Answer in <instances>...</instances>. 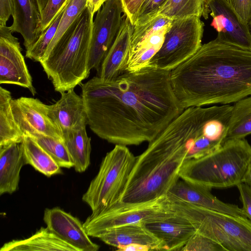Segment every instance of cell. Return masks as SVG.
Returning a JSON list of instances; mask_svg holds the SVG:
<instances>
[{"mask_svg":"<svg viewBox=\"0 0 251 251\" xmlns=\"http://www.w3.org/2000/svg\"><path fill=\"white\" fill-rule=\"evenodd\" d=\"M31 137L53 158L60 167L69 169L74 167L72 158L62 140L45 135Z\"/></svg>","mask_w":251,"mask_h":251,"instance_id":"obj_29","label":"cell"},{"mask_svg":"<svg viewBox=\"0 0 251 251\" xmlns=\"http://www.w3.org/2000/svg\"><path fill=\"white\" fill-rule=\"evenodd\" d=\"M170 72L148 65L110 81L97 75L81 84L90 128L115 145L152 140L184 110L174 93Z\"/></svg>","mask_w":251,"mask_h":251,"instance_id":"obj_1","label":"cell"},{"mask_svg":"<svg viewBox=\"0 0 251 251\" xmlns=\"http://www.w3.org/2000/svg\"><path fill=\"white\" fill-rule=\"evenodd\" d=\"M41 14L46 7L49 0H37Z\"/></svg>","mask_w":251,"mask_h":251,"instance_id":"obj_41","label":"cell"},{"mask_svg":"<svg viewBox=\"0 0 251 251\" xmlns=\"http://www.w3.org/2000/svg\"><path fill=\"white\" fill-rule=\"evenodd\" d=\"M231 5L240 19L249 25L251 21V0H232Z\"/></svg>","mask_w":251,"mask_h":251,"instance_id":"obj_34","label":"cell"},{"mask_svg":"<svg viewBox=\"0 0 251 251\" xmlns=\"http://www.w3.org/2000/svg\"><path fill=\"white\" fill-rule=\"evenodd\" d=\"M65 145L76 172H85L90 164L91 138L88 137L86 127L72 130L63 134Z\"/></svg>","mask_w":251,"mask_h":251,"instance_id":"obj_25","label":"cell"},{"mask_svg":"<svg viewBox=\"0 0 251 251\" xmlns=\"http://www.w3.org/2000/svg\"><path fill=\"white\" fill-rule=\"evenodd\" d=\"M133 29L134 26L126 16L115 40L98 72V76L102 80H113L125 72L124 65Z\"/></svg>","mask_w":251,"mask_h":251,"instance_id":"obj_20","label":"cell"},{"mask_svg":"<svg viewBox=\"0 0 251 251\" xmlns=\"http://www.w3.org/2000/svg\"><path fill=\"white\" fill-rule=\"evenodd\" d=\"M251 134V95L232 105L226 140L243 139Z\"/></svg>","mask_w":251,"mask_h":251,"instance_id":"obj_27","label":"cell"},{"mask_svg":"<svg viewBox=\"0 0 251 251\" xmlns=\"http://www.w3.org/2000/svg\"><path fill=\"white\" fill-rule=\"evenodd\" d=\"M122 0H106L93 21L89 54V69L99 71L115 40L124 19Z\"/></svg>","mask_w":251,"mask_h":251,"instance_id":"obj_10","label":"cell"},{"mask_svg":"<svg viewBox=\"0 0 251 251\" xmlns=\"http://www.w3.org/2000/svg\"><path fill=\"white\" fill-rule=\"evenodd\" d=\"M14 12V0H0V26H6Z\"/></svg>","mask_w":251,"mask_h":251,"instance_id":"obj_37","label":"cell"},{"mask_svg":"<svg viewBox=\"0 0 251 251\" xmlns=\"http://www.w3.org/2000/svg\"><path fill=\"white\" fill-rule=\"evenodd\" d=\"M98 238L117 249L131 244H139L150 247L151 251H167L164 243L142 222L112 228Z\"/></svg>","mask_w":251,"mask_h":251,"instance_id":"obj_19","label":"cell"},{"mask_svg":"<svg viewBox=\"0 0 251 251\" xmlns=\"http://www.w3.org/2000/svg\"><path fill=\"white\" fill-rule=\"evenodd\" d=\"M237 187L242 203L241 208L247 218L251 222V187L244 183H241Z\"/></svg>","mask_w":251,"mask_h":251,"instance_id":"obj_35","label":"cell"},{"mask_svg":"<svg viewBox=\"0 0 251 251\" xmlns=\"http://www.w3.org/2000/svg\"><path fill=\"white\" fill-rule=\"evenodd\" d=\"M11 93L0 87V147L21 144L25 135L18 127L11 108Z\"/></svg>","mask_w":251,"mask_h":251,"instance_id":"obj_26","label":"cell"},{"mask_svg":"<svg viewBox=\"0 0 251 251\" xmlns=\"http://www.w3.org/2000/svg\"><path fill=\"white\" fill-rule=\"evenodd\" d=\"M251 161V146L248 141L229 139L211 153L186 161L179 177L211 189L237 186L242 183Z\"/></svg>","mask_w":251,"mask_h":251,"instance_id":"obj_5","label":"cell"},{"mask_svg":"<svg viewBox=\"0 0 251 251\" xmlns=\"http://www.w3.org/2000/svg\"><path fill=\"white\" fill-rule=\"evenodd\" d=\"M145 0H122L126 16L134 26L136 15L142 3Z\"/></svg>","mask_w":251,"mask_h":251,"instance_id":"obj_36","label":"cell"},{"mask_svg":"<svg viewBox=\"0 0 251 251\" xmlns=\"http://www.w3.org/2000/svg\"><path fill=\"white\" fill-rule=\"evenodd\" d=\"M170 78L183 109L234 103L251 95V51L216 38L171 70Z\"/></svg>","mask_w":251,"mask_h":251,"instance_id":"obj_2","label":"cell"},{"mask_svg":"<svg viewBox=\"0 0 251 251\" xmlns=\"http://www.w3.org/2000/svg\"><path fill=\"white\" fill-rule=\"evenodd\" d=\"M136 157L126 146L116 145L103 158L99 172L82 200L92 213L117 203L125 191Z\"/></svg>","mask_w":251,"mask_h":251,"instance_id":"obj_7","label":"cell"},{"mask_svg":"<svg viewBox=\"0 0 251 251\" xmlns=\"http://www.w3.org/2000/svg\"><path fill=\"white\" fill-rule=\"evenodd\" d=\"M226 1H227L228 3L231 4L232 0H226Z\"/></svg>","mask_w":251,"mask_h":251,"instance_id":"obj_43","label":"cell"},{"mask_svg":"<svg viewBox=\"0 0 251 251\" xmlns=\"http://www.w3.org/2000/svg\"><path fill=\"white\" fill-rule=\"evenodd\" d=\"M209 12L206 0H167L158 15L171 20L201 16L207 19Z\"/></svg>","mask_w":251,"mask_h":251,"instance_id":"obj_28","label":"cell"},{"mask_svg":"<svg viewBox=\"0 0 251 251\" xmlns=\"http://www.w3.org/2000/svg\"><path fill=\"white\" fill-rule=\"evenodd\" d=\"M10 26H0V84H10L28 89L33 96V86L18 39Z\"/></svg>","mask_w":251,"mask_h":251,"instance_id":"obj_13","label":"cell"},{"mask_svg":"<svg viewBox=\"0 0 251 251\" xmlns=\"http://www.w3.org/2000/svg\"><path fill=\"white\" fill-rule=\"evenodd\" d=\"M167 0H145L140 6L134 25L145 24L158 15Z\"/></svg>","mask_w":251,"mask_h":251,"instance_id":"obj_32","label":"cell"},{"mask_svg":"<svg viewBox=\"0 0 251 251\" xmlns=\"http://www.w3.org/2000/svg\"><path fill=\"white\" fill-rule=\"evenodd\" d=\"M13 22L10 26L24 39V45L29 49L41 35V14L37 0H14Z\"/></svg>","mask_w":251,"mask_h":251,"instance_id":"obj_21","label":"cell"},{"mask_svg":"<svg viewBox=\"0 0 251 251\" xmlns=\"http://www.w3.org/2000/svg\"><path fill=\"white\" fill-rule=\"evenodd\" d=\"M142 222L164 243L167 251H181L196 232L187 219L171 210L167 206L165 210Z\"/></svg>","mask_w":251,"mask_h":251,"instance_id":"obj_15","label":"cell"},{"mask_svg":"<svg viewBox=\"0 0 251 251\" xmlns=\"http://www.w3.org/2000/svg\"><path fill=\"white\" fill-rule=\"evenodd\" d=\"M68 1L69 0H49L41 13V35L49 27L59 11Z\"/></svg>","mask_w":251,"mask_h":251,"instance_id":"obj_33","label":"cell"},{"mask_svg":"<svg viewBox=\"0 0 251 251\" xmlns=\"http://www.w3.org/2000/svg\"><path fill=\"white\" fill-rule=\"evenodd\" d=\"M25 165L21 144L0 147V195L11 194L18 189L20 172Z\"/></svg>","mask_w":251,"mask_h":251,"instance_id":"obj_22","label":"cell"},{"mask_svg":"<svg viewBox=\"0 0 251 251\" xmlns=\"http://www.w3.org/2000/svg\"><path fill=\"white\" fill-rule=\"evenodd\" d=\"M21 145L25 165L48 177L62 173L61 167L32 137L25 135Z\"/></svg>","mask_w":251,"mask_h":251,"instance_id":"obj_24","label":"cell"},{"mask_svg":"<svg viewBox=\"0 0 251 251\" xmlns=\"http://www.w3.org/2000/svg\"><path fill=\"white\" fill-rule=\"evenodd\" d=\"M171 210L193 225L196 232L220 244L226 251H251V222L233 215L166 196Z\"/></svg>","mask_w":251,"mask_h":251,"instance_id":"obj_6","label":"cell"},{"mask_svg":"<svg viewBox=\"0 0 251 251\" xmlns=\"http://www.w3.org/2000/svg\"><path fill=\"white\" fill-rule=\"evenodd\" d=\"M165 197L141 203L118 202L99 212L91 213L83 223L88 235L98 238L105 231L117 227L147 220L167 208Z\"/></svg>","mask_w":251,"mask_h":251,"instance_id":"obj_9","label":"cell"},{"mask_svg":"<svg viewBox=\"0 0 251 251\" xmlns=\"http://www.w3.org/2000/svg\"><path fill=\"white\" fill-rule=\"evenodd\" d=\"M106 0H87L86 7L94 16L98 12Z\"/></svg>","mask_w":251,"mask_h":251,"instance_id":"obj_38","label":"cell"},{"mask_svg":"<svg viewBox=\"0 0 251 251\" xmlns=\"http://www.w3.org/2000/svg\"><path fill=\"white\" fill-rule=\"evenodd\" d=\"M181 251H226L220 244L197 232L191 237Z\"/></svg>","mask_w":251,"mask_h":251,"instance_id":"obj_31","label":"cell"},{"mask_svg":"<svg viewBox=\"0 0 251 251\" xmlns=\"http://www.w3.org/2000/svg\"><path fill=\"white\" fill-rule=\"evenodd\" d=\"M242 182L251 187V161L244 173Z\"/></svg>","mask_w":251,"mask_h":251,"instance_id":"obj_40","label":"cell"},{"mask_svg":"<svg viewBox=\"0 0 251 251\" xmlns=\"http://www.w3.org/2000/svg\"><path fill=\"white\" fill-rule=\"evenodd\" d=\"M77 251L56 236L47 227H42L29 238L5 243L0 251Z\"/></svg>","mask_w":251,"mask_h":251,"instance_id":"obj_23","label":"cell"},{"mask_svg":"<svg viewBox=\"0 0 251 251\" xmlns=\"http://www.w3.org/2000/svg\"><path fill=\"white\" fill-rule=\"evenodd\" d=\"M43 220L50 230L77 251L99 250L100 246L90 240L80 220L62 209L46 208Z\"/></svg>","mask_w":251,"mask_h":251,"instance_id":"obj_16","label":"cell"},{"mask_svg":"<svg viewBox=\"0 0 251 251\" xmlns=\"http://www.w3.org/2000/svg\"><path fill=\"white\" fill-rule=\"evenodd\" d=\"M48 113L63 134L86 127L87 115L82 97L74 89L61 93L55 103L48 105Z\"/></svg>","mask_w":251,"mask_h":251,"instance_id":"obj_18","label":"cell"},{"mask_svg":"<svg viewBox=\"0 0 251 251\" xmlns=\"http://www.w3.org/2000/svg\"><path fill=\"white\" fill-rule=\"evenodd\" d=\"M11 104L16 123L25 135H45L63 141L60 129L48 113V105L25 97L12 99Z\"/></svg>","mask_w":251,"mask_h":251,"instance_id":"obj_12","label":"cell"},{"mask_svg":"<svg viewBox=\"0 0 251 251\" xmlns=\"http://www.w3.org/2000/svg\"><path fill=\"white\" fill-rule=\"evenodd\" d=\"M120 251H151V249L146 246L139 244H131L126 246H123L117 249Z\"/></svg>","mask_w":251,"mask_h":251,"instance_id":"obj_39","label":"cell"},{"mask_svg":"<svg viewBox=\"0 0 251 251\" xmlns=\"http://www.w3.org/2000/svg\"><path fill=\"white\" fill-rule=\"evenodd\" d=\"M188 149L185 141L165 127L136 160L120 202L144 203L165 197L180 178Z\"/></svg>","mask_w":251,"mask_h":251,"instance_id":"obj_3","label":"cell"},{"mask_svg":"<svg viewBox=\"0 0 251 251\" xmlns=\"http://www.w3.org/2000/svg\"><path fill=\"white\" fill-rule=\"evenodd\" d=\"M213 17L211 25L218 32L219 41L251 51V33L249 25L239 17L226 0H206Z\"/></svg>","mask_w":251,"mask_h":251,"instance_id":"obj_14","label":"cell"},{"mask_svg":"<svg viewBox=\"0 0 251 251\" xmlns=\"http://www.w3.org/2000/svg\"><path fill=\"white\" fill-rule=\"evenodd\" d=\"M249 26L250 30L251 33V21L249 25Z\"/></svg>","mask_w":251,"mask_h":251,"instance_id":"obj_42","label":"cell"},{"mask_svg":"<svg viewBox=\"0 0 251 251\" xmlns=\"http://www.w3.org/2000/svg\"><path fill=\"white\" fill-rule=\"evenodd\" d=\"M211 190L207 187L179 179L166 196L204 208L247 218L241 208L222 201L211 193Z\"/></svg>","mask_w":251,"mask_h":251,"instance_id":"obj_17","label":"cell"},{"mask_svg":"<svg viewBox=\"0 0 251 251\" xmlns=\"http://www.w3.org/2000/svg\"><path fill=\"white\" fill-rule=\"evenodd\" d=\"M172 20L158 15L147 23L134 26L125 72H132L147 66L159 50Z\"/></svg>","mask_w":251,"mask_h":251,"instance_id":"obj_11","label":"cell"},{"mask_svg":"<svg viewBox=\"0 0 251 251\" xmlns=\"http://www.w3.org/2000/svg\"><path fill=\"white\" fill-rule=\"evenodd\" d=\"M204 24L198 16L172 20L159 50L148 65L171 71L201 47Z\"/></svg>","mask_w":251,"mask_h":251,"instance_id":"obj_8","label":"cell"},{"mask_svg":"<svg viewBox=\"0 0 251 251\" xmlns=\"http://www.w3.org/2000/svg\"><path fill=\"white\" fill-rule=\"evenodd\" d=\"M68 1L62 7L52 23L41 34L37 41L29 49L26 50V57L36 62H40L41 61L56 32L60 21Z\"/></svg>","mask_w":251,"mask_h":251,"instance_id":"obj_30","label":"cell"},{"mask_svg":"<svg viewBox=\"0 0 251 251\" xmlns=\"http://www.w3.org/2000/svg\"><path fill=\"white\" fill-rule=\"evenodd\" d=\"M93 17L86 7L40 62L54 90L60 94L74 89L89 75Z\"/></svg>","mask_w":251,"mask_h":251,"instance_id":"obj_4","label":"cell"}]
</instances>
